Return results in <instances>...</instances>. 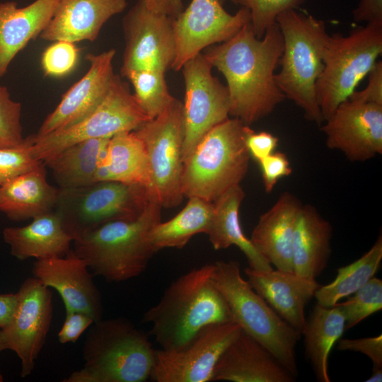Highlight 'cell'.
Returning <instances> with one entry per match:
<instances>
[{
	"instance_id": "obj_1",
	"label": "cell",
	"mask_w": 382,
	"mask_h": 382,
	"mask_svg": "<svg viewBox=\"0 0 382 382\" xmlns=\"http://www.w3.org/2000/svg\"><path fill=\"white\" fill-rule=\"evenodd\" d=\"M283 47L277 23L258 38L249 22L229 40L204 50L205 58L226 81L233 117L250 126L286 98L274 79Z\"/></svg>"
},
{
	"instance_id": "obj_2",
	"label": "cell",
	"mask_w": 382,
	"mask_h": 382,
	"mask_svg": "<svg viewBox=\"0 0 382 382\" xmlns=\"http://www.w3.org/2000/svg\"><path fill=\"white\" fill-rule=\"evenodd\" d=\"M214 264H209L180 276L144 314L163 349H180L207 326L233 321L214 282Z\"/></svg>"
},
{
	"instance_id": "obj_3",
	"label": "cell",
	"mask_w": 382,
	"mask_h": 382,
	"mask_svg": "<svg viewBox=\"0 0 382 382\" xmlns=\"http://www.w3.org/2000/svg\"><path fill=\"white\" fill-rule=\"evenodd\" d=\"M162 207L152 197L141 214L132 220L108 222L75 239L74 252L93 275L119 283L140 275L156 252L150 231L161 221Z\"/></svg>"
},
{
	"instance_id": "obj_4",
	"label": "cell",
	"mask_w": 382,
	"mask_h": 382,
	"mask_svg": "<svg viewBox=\"0 0 382 382\" xmlns=\"http://www.w3.org/2000/svg\"><path fill=\"white\" fill-rule=\"evenodd\" d=\"M156 350L148 336L124 318L100 320L87 333L83 366L64 382H143L150 378Z\"/></svg>"
},
{
	"instance_id": "obj_5",
	"label": "cell",
	"mask_w": 382,
	"mask_h": 382,
	"mask_svg": "<svg viewBox=\"0 0 382 382\" xmlns=\"http://www.w3.org/2000/svg\"><path fill=\"white\" fill-rule=\"evenodd\" d=\"M284 42L275 74L276 83L286 98L301 108L305 117L318 125L324 122L316 95V84L323 68V56L330 35L325 23L295 9L280 13L276 19Z\"/></svg>"
},
{
	"instance_id": "obj_6",
	"label": "cell",
	"mask_w": 382,
	"mask_h": 382,
	"mask_svg": "<svg viewBox=\"0 0 382 382\" xmlns=\"http://www.w3.org/2000/svg\"><path fill=\"white\" fill-rule=\"evenodd\" d=\"M249 125L228 118L210 129L184 160L181 175L183 197L215 202L245 176L250 155L245 139Z\"/></svg>"
},
{
	"instance_id": "obj_7",
	"label": "cell",
	"mask_w": 382,
	"mask_h": 382,
	"mask_svg": "<svg viewBox=\"0 0 382 382\" xmlns=\"http://www.w3.org/2000/svg\"><path fill=\"white\" fill-rule=\"evenodd\" d=\"M214 282L243 331L265 348L294 376L296 346L301 334L282 319L241 274L235 260L214 263Z\"/></svg>"
},
{
	"instance_id": "obj_8",
	"label": "cell",
	"mask_w": 382,
	"mask_h": 382,
	"mask_svg": "<svg viewBox=\"0 0 382 382\" xmlns=\"http://www.w3.org/2000/svg\"><path fill=\"white\" fill-rule=\"evenodd\" d=\"M381 53L382 22L367 23L347 35L329 36L324 68L316 84V99L324 121L348 99Z\"/></svg>"
},
{
	"instance_id": "obj_9",
	"label": "cell",
	"mask_w": 382,
	"mask_h": 382,
	"mask_svg": "<svg viewBox=\"0 0 382 382\" xmlns=\"http://www.w3.org/2000/svg\"><path fill=\"white\" fill-rule=\"evenodd\" d=\"M152 197L143 185L96 181L74 188H59L54 211L74 241L108 222L137 219Z\"/></svg>"
},
{
	"instance_id": "obj_10",
	"label": "cell",
	"mask_w": 382,
	"mask_h": 382,
	"mask_svg": "<svg viewBox=\"0 0 382 382\" xmlns=\"http://www.w3.org/2000/svg\"><path fill=\"white\" fill-rule=\"evenodd\" d=\"M149 120L127 83L115 74L107 95L94 110L66 129L29 137L30 151L35 158L44 162L78 142L134 131Z\"/></svg>"
},
{
	"instance_id": "obj_11",
	"label": "cell",
	"mask_w": 382,
	"mask_h": 382,
	"mask_svg": "<svg viewBox=\"0 0 382 382\" xmlns=\"http://www.w3.org/2000/svg\"><path fill=\"white\" fill-rule=\"evenodd\" d=\"M134 131L147 153L151 195L162 208L178 206L184 197L181 190L183 103L175 98L162 113Z\"/></svg>"
},
{
	"instance_id": "obj_12",
	"label": "cell",
	"mask_w": 382,
	"mask_h": 382,
	"mask_svg": "<svg viewBox=\"0 0 382 382\" xmlns=\"http://www.w3.org/2000/svg\"><path fill=\"white\" fill-rule=\"evenodd\" d=\"M212 68L202 52L180 69L185 90L183 161L210 129L229 118L228 88L212 75Z\"/></svg>"
},
{
	"instance_id": "obj_13",
	"label": "cell",
	"mask_w": 382,
	"mask_h": 382,
	"mask_svg": "<svg viewBox=\"0 0 382 382\" xmlns=\"http://www.w3.org/2000/svg\"><path fill=\"white\" fill-rule=\"evenodd\" d=\"M174 18L149 10L143 0L124 16L122 28L125 48L121 76L130 70L171 69L176 56Z\"/></svg>"
},
{
	"instance_id": "obj_14",
	"label": "cell",
	"mask_w": 382,
	"mask_h": 382,
	"mask_svg": "<svg viewBox=\"0 0 382 382\" xmlns=\"http://www.w3.org/2000/svg\"><path fill=\"white\" fill-rule=\"evenodd\" d=\"M16 293V309L1 330L6 349L14 352L21 360V377L25 378L33 371L50 330L52 293L33 276L27 278Z\"/></svg>"
},
{
	"instance_id": "obj_15",
	"label": "cell",
	"mask_w": 382,
	"mask_h": 382,
	"mask_svg": "<svg viewBox=\"0 0 382 382\" xmlns=\"http://www.w3.org/2000/svg\"><path fill=\"white\" fill-rule=\"evenodd\" d=\"M250 21V12L244 7L231 14L220 0H191L173 19L176 56L171 69L180 70L207 47L231 38Z\"/></svg>"
},
{
	"instance_id": "obj_16",
	"label": "cell",
	"mask_w": 382,
	"mask_h": 382,
	"mask_svg": "<svg viewBox=\"0 0 382 382\" xmlns=\"http://www.w3.org/2000/svg\"><path fill=\"white\" fill-rule=\"evenodd\" d=\"M241 331L234 321L211 325L185 347L156 350L150 378L157 382H209L221 355Z\"/></svg>"
},
{
	"instance_id": "obj_17",
	"label": "cell",
	"mask_w": 382,
	"mask_h": 382,
	"mask_svg": "<svg viewBox=\"0 0 382 382\" xmlns=\"http://www.w3.org/2000/svg\"><path fill=\"white\" fill-rule=\"evenodd\" d=\"M324 122L326 146L348 160L366 161L382 154V105L347 99Z\"/></svg>"
},
{
	"instance_id": "obj_18",
	"label": "cell",
	"mask_w": 382,
	"mask_h": 382,
	"mask_svg": "<svg viewBox=\"0 0 382 382\" xmlns=\"http://www.w3.org/2000/svg\"><path fill=\"white\" fill-rule=\"evenodd\" d=\"M32 273L44 285L60 295L65 311L90 316L94 323L102 319L103 306L98 288L84 260L73 250L63 257L37 260Z\"/></svg>"
},
{
	"instance_id": "obj_19",
	"label": "cell",
	"mask_w": 382,
	"mask_h": 382,
	"mask_svg": "<svg viewBox=\"0 0 382 382\" xmlns=\"http://www.w3.org/2000/svg\"><path fill=\"white\" fill-rule=\"evenodd\" d=\"M115 50L110 49L98 54H88L90 66L86 74L62 96L56 108L40 126L37 136L66 129L90 114L107 95L115 74L112 61Z\"/></svg>"
},
{
	"instance_id": "obj_20",
	"label": "cell",
	"mask_w": 382,
	"mask_h": 382,
	"mask_svg": "<svg viewBox=\"0 0 382 382\" xmlns=\"http://www.w3.org/2000/svg\"><path fill=\"white\" fill-rule=\"evenodd\" d=\"M244 272L253 289L301 335L306 323V306L320 286L316 279L277 269L258 270L248 267Z\"/></svg>"
},
{
	"instance_id": "obj_21",
	"label": "cell",
	"mask_w": 382,
	"mask_h": 382,
	"mask_svg": "<svg viewBox=\"0 0 382 382\" xmlns=\"http://www.w3.org/2000/svg\"><path fill=\"white\" fill-rule=\"evenodd\" d=\"M212 381L293 382L295 376L267 348L241 330L219 359Z\"/></svg>"
},
{
	"instance_id": "obj_22",
	"label": "cell",
	"mask_w": 382,
	"mask_h": 382,
	"mask_svg": "<svg viewBox=\"0 0 382 382\" xmlns=\"http://www.w3.org/2000/svg\"><path fill=\"white\" fill-rule=\"evenodd\" d=\"M127 6V0H59L52 19L40 36L54 42L94 41L103 25Z\"/></svg>"
},
{
	"instance_id": "obj_23",
	"label": "cell",
	"mask_w": 382,
	"mask_h": 382,
	"mask_svg": "<svg viewBox=\"0 0 382 382\" xmlns=\"http://www.w3.org/2000/svg\"><path fill=\"white\" fill-rule=\"evenodd\" d=\"M301 206L294 195L282 192L272 207L260 215L252 231L251 243L277 270L294 271L292 241L296 216Z\"/></svg>"
},
{
	"instance_id": "obj_24",
	"label": "cell",
	"mask_w": 382,
	"mask_h": 382,
	"mask_svg": "<svg viewBox=\"0 0 382 382\" xmlns=\"http://www.w3.org/2000/svg\"><path fill=\"white\" fill-rule=\"evenodd\" d=\"M59 0H35L24 7L0 2V77L16 55L40 35L52 19Z\"/></svg>"
},
{
	"instance_id": "obj_25",
	"label": "cell",
	"mask_w": 382,
	"mask_h": 382,
	"mask_svg": "<svg viewBox=\"0 0 382 382\" xmlns=\"http://www.w3.org/2000/svg\"><path fill=\"white\" fill-rule=\"evenodd\" d=\"M332 228L311 204L301 206L296 216L292 241L294 272L316 279L325 269L331 254Z\"/></svg>"
},
{
	"instance_id": "obj_26",
	"label": "cell",
	"mask_w": 382,
	"mask_h": 382,
	"mask_svg": "<svg viewBox=\"0 0 382 382\" xmlns=\"http://www.w3.org/2000/svg\"><path fill=\"white\" fill-rule=\"evenodd\" d=\"M2 236L11 254L19 260L63 257L74 241L54 210L32 219L25 226L6 227Z\"/></svg>"
},
{
	"instance_id": "obj_27",
	"label": "cell",
	"mask_w": 382,
	"mask_h": 382,
	"mask_svg": "<svg viewBox=\"0 0 382 382\" xmlns=\"http://www.w3.org/2000/svg\"><path fill=\"white\" fill-rule=\"evenodd\" d=\"M58 192L42 163L0 186V212L12 221L32 219L54 210Z\"/></svg>"
},
{
	"instance_id": "obj_28",
	"label": "cell",
	"mask_w": 382,
	"mask_h": 382,
	"mask_svg": "<svg viewBox=\"0 0 382 382\" xmlns=\"http://www.w3.org/2000/svg\"><path fill=\"white\" fill-rule=\"evenodd\" d=\"M106 180L143 185L150 190L147 153L134 131L120 132L109 139L95 176V182Z\"/></svg>"
},
{
	"instance_id": "obj_29",
	"label": "cell",
	"mask_w": 382,
	"mask_h": 382,
	"mask_svg": "<svg viewBox=\"0 0 382 382\" xmlns=\"http://www.w3.org/2000/svg\"><path fill=\"white\" fill-rule=\"evenodd\" d=\"M244 197L243 188L238 185L214 202V213L206 234L215 250L236 245L245 255L249 267L258 270H272V265L257 250L241 228L239 209Z\"/></svg>"
},
{
	"instance_id": "obj_30",
	"label": "cell",
	"mask_w": 382,
	"mask_h": 382,
	"mask_svg": "<svg viewBox=\"0 0 382 382\" xmlns=\"http://www.w3.org/2000/svg\"><path fill=\"white\" fill-rule=\"evenodd\" d=\"M345 330V316L335 305L325 307L317 303L306 320L301 334L304 335L305 353L320 382L330 381V352Z\"/></svg>"
},
{
	"instance_id": "obj_31",
	"label": "cell",
	"mask_w": 382,
	"mask_h": 382,
	"mask_svg": "<svg viewBox=\"0 0 382 382\" xmlns=\"http://www.w3.org/2000/svg\"><path fill=\"white\" fill-rule=\"evenodd\" d=\"M109 139L84 140L45 160L44 163L50 168L59 188H74L94 183Z\"/></svg>"
},
{
	"instance_id": "obj_32",
	"label": "cell",
	"mask_w": 382,
	"mask_h": 382,
	"mask_svg": "<svg viewBox=\"0 0 382 382\" xmlns=\"http://www.w3.org/2000/svg\"><path fill=\"white\" fill-rule=\"evenodd\" d=\"M186 206L170 220L156 224L150 231V240L156 252L171 248L181 249L196 234L207 233L214 204L191 197Z\"/></svg>"
},
{
	"instance_id": "obj_33",
	"label": "cell",
	"mask_w": 382,
	"mask_h": 382,
	"mask_svg": "<svg viewBox=\"0 0 382 382\" xmlns=\"http://www.w3.org/2000/svg\"><path fill=\"white\" fill-rule=\"evenodd\" d=\"M382 260V237L380 235L373 246L361 257L337 270V276L330 283L317 289V303L334 306L342 299L349 296L374 277Z\"/></svg>"
},
{
	"instance_id": "obj_34",
	"label": "cell",
	"mask_w": 382,
	"mask_h": 382,
	"mask_svg": "<svg viewBox=\"0 0 382 382\" xmlns=\"http://www.w3.org/2000/svg\"><path fill=\"white\" fill-rule=\"evenodd\" d=\"M122 77L132 83L137 102L150 119L162 113L175 99L169 92L163 71L130 70Z\"/></svg>"
},
{
	"instance_id": "obj_35",
	"label": "cell",
	"mask_w": 382,
	"mask_h": 382,
	"mask_svg": "<svg viewBox=\"0 0 382 382\" xmlns=\"http://www.w3.org/2000/svg\"><path fill=\"white\" fill-rule=\"evenodd\" d=\"M347 301L337 306L345 318V330L350 329L382 308V281L373 277L352 294Z\"/></svg>"
},
{
	"instance_id": "obj_36",
	"label": "cell",
	"mask_w": 382,
	"mask_h": 382,
	"mask_svg": "<svg viewBox=\"0 0 382 382\" xmlns=\"http://www.w3.org/2000/svg\"><path fill=\"white\" fill-rule=\"evenodd\" d=\"M306 0H234L233 3L247 8L250 12L252 28L258 38H262L267 29L276 23L282 12L295 9Z\"/></svg>"
},
{
	"instance_id": "obj_37",
	"label": "cell",
	"mask_w": 382,
	"mask_h": 382,
	"mask_svg": "<svg viewBox=\"0 0 382 382\" xmlns=\"http://www.w3.org/2000/svg\"><path fill=\"white\" fill-rule=\"evenodd\" d=\"M21 105L11 98L8 88L0 86V148L24 143L21 122Z\"/></svg>"
},
{
	"instance_id": "obj_38",
	"label": "cell",
	"mask_w": 382,
	"mask_h": 382,
	"mask_svg": "<svg viewBox=\"0 0 382 382\" xmlns=\"http://www.w3.org/2000/svg\"><path fill=\"white\" fill-rule=\"evenodd\" d=\"M42 164L32 155L28 137L20 146L0 148V186Z\"/></svg>"
},
{
	"instance_id": "obj_39",
	"label": "cell",
	"mask_w": 382,
	"mask_h": 382,
	"mask_svg": "<svg viewBox=\"0 0 382 382\" xmlns=\"http://www.w3.org/2000/svg\"><path fill=\"white\" fill-rule=\"evenodd\" d=\"M78 55V49L74 42L66 40L55 41L42 54V69L46 75H65L75 66Z\"/></svg>"
},
{
	"instance_id": "obj_40",
	"label": "cell",
	"mask_w": 382,
	"mask_h": 382,
	"mask_svg": "<svg viewBox=\"0 0 382 382\" xmlns=\"http://www.w3.org/2000/svg\"><path fill=\"white\" fill-rule=\"evenodd\" d=\"M265 190L272 192L277 181L291 175L292 168L289 161L283 152H273L259 161Z\"/></svg>"
},
{
	"instance_id": "obj_41",
	"label": "cell",
	"mask_w": 382,
	"mask_h": 382,
	"mask_svg": "<svg viewBox=\"0 0 382 382\" xmlns=\"http://www.w3.org/2000/svg\"><path fill=\"white\" fill-rule=\"evenodd\" d=\"M337 349L366 355L373 363V370L382 369V335L357 339H339Z\"/></svg>"
},
{
	"instance_id": "obj_42",
	"label": "cell",
	"mask_w": 382,
	"mask_h": 382,
	"mask_svg": "<svg viewBox=\"0 0 382 382\" xmlns=\"http://www.w3.org/2000/svg\"><path fill=\"white\" fill-rule=\"evenodd\" d=\"M94 323L88 315L75 311H65V319L57 334L61 344L75 342L81 334Z\"/></svg>"
},
{
	"instance_id": "obj_43",
	"label": "cell",
	"mask_w": 382,
	"mask_h": 382,
	"mask_svg": "<svg viewBox=\"0 0 382 382\" xmlns=\"http://www.w3.org/2000/svg\"><path fill=\"white\" fill-rule=\"evenodd\" d=\"M368 83L361 91H354L348 99L382 105V62L378 60L368 74Z\"/></svg>"
},
{
	"instance_id": "obj_44",
	"label": "cell",
	"mask_w": 382,
	"mask_h": 382,
	"mask_svg": "<svg viewBox=\"0 0 382 382\" xmlns=\"http://www.w3.org/2000/svg\"><path fill=\"white\" fill-rule=\"evenodd\" d=\"M279 139L268 132H255L250 129L245 144L250 156L257 162L274 152L278 145Z\"/></svg>"
},
{
	"instance_id": "obj_45",
	"label": "cell",
	"mask_w": 382,
	"mask_h": 382,
	"mask_svg": "<svg viewBox=\"0 0 382 382\" xmlns=\"http://www.w3.org/2000/svg\"><path fill=\"white\" fill-rule=\"evenodd\" d=\"M352 16L355 22H382V0H361Z\"/></svg>"
},
{
	"instance_id": "obj_46",
	"label": "cell",
	"mask_w": 382,
	"mask_h": 382,
	"mask_svg": "<svg viewBox=\"0 0 382 382\" xmlns=\"http://www.w3.org/2000/svg\"><path fill=\"white\" fill-rule=\"evenodd\" d=\"M143 1L149 10L174 18L184 10L183 0Z\"/></svg>"
},
{
	"instance_id": "obj_47",
	"label": "cell",
	"mask_w": 382,
	"mask_h": 382,
	"mask_svg": "<svg viewBox=\"0 0 382 382\" xmlns=\"http://www.w3.org/2000/svg\"><path fill=\"white\" fill-rule=\"evenodd\" d=\"M18 301L17 293L0 294V328L10 322Z\"/></svg>"
},
{
	"instance_id": "obj_48",
	"label": "cell",
	"mask_w": 382,
	"mask_h": 382,
	"mask_svg": "<svg viewBox=\"0 0 382 382\" xmlns=\"http://www.w3.org/2000/svg\"><path fill=\"white\" fill-rule=\"evenodd\" d=\"M366 382H381L382 381V369L372 371L371 376L367 378Z\"/></svg>"
},
{
	"instance_id": "obj_49",
	"label": "cell",
	"mask_w": 382,
	"mask_h": 382,
	"mask_svg": "<svg viewBox=\"0 0 382 382\" xmlns=\"http://www.w3.org/2000/svg\"><path fill=\"white\" fill-rule=\"evenodd\" d=\"M7 349L4 342L2 330L0 328V352Z\"/></svg>"
},
{
	"instance_id": "obj_50",
	"label": "cell",
	"mask_w": 382,
	"mask_h": 382,
	"mask_svg": "<svg viewBox=\"0 0 382 382\" xmlns=\"http://www.w3.org/2000/svg\"><path fill=\"white\" fill-rule=\"evenodd\" d=\"M2 381H4V376L1 374V371H0V382H2Z\"/></svg>"
},
{
	"instance_id": "obj_51",
	"label": "cell",
	"mask_w": 382,
	"mask_h": 382,
	"mask_svg": "<svg viewBox=\"0 0 382 382\" xmlns=\"http://www.w3.org/2000/svg\"><path fill=\"white\" fill-rule=\"evenodd\" d=\"M225 1H226V0H220V1H221V3L224 2ZM230 1H231L232 2L234 1V0H230Z\"/></svg>"
}]
</instances>
